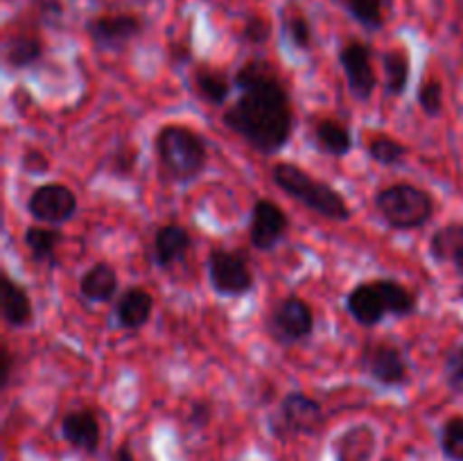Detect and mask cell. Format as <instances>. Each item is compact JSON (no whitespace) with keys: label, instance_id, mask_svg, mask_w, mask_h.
Listing matches in <instances>:
<instances>
[{"label":"cell","instance_id":"obj_1","mask_svg":"<svg viewBox=\"0 0 463 461\" xmlns=\"http://www.w3.org/2000/svg\"><path fill=\"white\" fill-rule=\"evenodd\" d=\"M238 98L222 116L226 129L256 152L279 154L294 131V107L283 80L265 59H249L233 77Z\"/></svg>","mask_w":463,"mask_h":461},{"label":"cell","instance_id":"obj_2","mask_svg":"<svg viewBox=\"0 0 463 461\" xmlns=\"http://www.w3.org/2000/svg\"><path fill=\"white\" fill-rule=\"evenodd\" d=\"M346 310L355 324L375 328L387 316L405 319L419 310V296L393 278H375L357 283L346 294Z\"/></svg>","mask_w":463,"mask_h":461},{"label":"cell","instance_id":"obj_3","mask_svg":"<svg viewBox=\"0 0 463 461\" xmlns=\"http://www.w3.org/2000/svg\"><path fill=\"white\" fill-rule=\"evenodd\" d=\"M158 172L172 183H190L208 163V145L202 134L184 125H165L154 138Z\"/></svg>","mask_w":463,"mask_h":461},{"label":"cell","instance_id":"obj_4","mask_svg":"<svg viewBox=\"0 0 463 461\" xmlns=\"http://www.w3.org/2000/svg\"><path fill=\"white\" fill-rule=\"evenodd\" d=\"M271 181L285 194H289V197L297 199L298 203H303V206L310 208L317 215L326 217V220H351V206L344 199V194L330 183H326V181L315 179V174L294 165V163H276L271 167Z\"/></svg>","mask_w":463,"mask_h":461},{"label":"cell","instance_id":"obj_5","mask_svg":"<svg viewBox=\"0 0 463 461\" xmlns=\"http://www.w3.org/2000/svg\"><path fill=\"white\" fill-rule=\"evenodd\" d=\"M375 211L393 230L420 229L434 217V199L414 183H393L375 193Z\"/></svg>","mask_w":463,"mask_h":461},{"label":"cell","instance_id":"obj_6","mask_svg":"<svg viewBox=\"0 0 463 461\" xmlns=\"http://www.w3.org/2000/svg\"><path fill=\"white\" fill-rule=\"evenodd\" d=\"M267 330L280 343H301L315 333V310L306 298L283 296L267 316Z\"/></svg>","mask_w":463,"mask_h":461},{"label":"cell","instance_id":"obj_7","mask_svg":"<svg viewBox=\"0 0 463 461\" xmlns=\"http://www.w3.org/2000/svg\"><path fill=\"white\" fill-rule=\"evenodd\" d=\"M360 364L375 384L387 389L405 387L410 382V364L396 343L369 342L360 353Z\"/></svg>","mask_w":463,"mask_h":461},{"label":"cell","instance_id":"obj_8","mask_svg":"<svg viewBox=\"0 0 463 461\" xmlns=\"http://www.w3.org/2000/svg\"><path fill=\"white\" fill-rule=\"evenodd\" d=\"M324 423L326 414L321 402L303 391H292L280 402L279 416L271 428L279 437H301V434H317Z\"/></svg>","mask_w":463,"mask_h":461},{"label":"cell","instance_id":"obj_9","mask_svg":"<svg viewBox=\"0 0 463 461\" xmlns=\"http://www.w3.org/2000/svg\"><path fill=\"white\" fill-rule=\"evenodd\" d=\"M208 278L215 294L226 298L244 296L253 289L251 269L240 253L226 251V249H213L208 253Z\"/></svg>","mask_w":463,"mask_h":461},{"label":"cell","instance_id":"obj_10","mask_svg":"<svg viewBox=\"0 0 463 461\" xmlns=\"http://www.w3.org/2000/svg\"><path fill=\"white\" fill-rule=\"evenodd\" d=\"M27 212L36 224H66L77 212V194L63 183H43L32 190Z\"/></svg>","mask_w":463,"mask_h":461},{"label":"cell","instance_id":"obj_11","mask_svg":"<svg viewBox=\"0 0 463 461\" xmlns=\"http://www.w3.org/2000/svg\"><path fill=\"white\" fill-rule=\"evenodd\" d=\"M339 66L346 75L348 90L355 99L366 102L378 89V75L373 68L371 48L362 41H348L339 50Z\"/></svg>","mask_w":463,"mask_h":461},{"label":"cell","instance_id":"obj_12","mask_svg":"<svg viewBox=\"0 0 463 461\" xmlns=\"http://www.w3.org/2000/svg\"><path fill=\"white\" fill-rule=\"evenodd\" d=\"M90 41L99 50H122L143 34V21L134 14H104L86 23Z\"/></svg>","mask_w":463,"mask_h":461},{"label":"cell","instance_id":"obj_13","mask_svg":"<svg viewBox=\"0 0 463 461\" xmlns=\"http://www.w3.org/2000/svg\"><path fill=\"white\" fill-rule=\"evenodd\" d=\"M289 220L283 208L271 199H258L251 208L249 240L258 251H271L288 235Z\"/></svg>","mask_w":463,"mask_h":461},{"label":"cell","instance_id":"obj_14","mask_svg":"<svg viewBox=\"0 0 463 461\" xmlns=\"http://www.w3.org/2000/svg\"><path fill=\"white\" fill-rule=\"evenodd\" d=\"M61 434L68 446L86 452V455L98 452L99 441H102V428H99L98 414L93 409L68 411L61 420Z\"/></svg>","mask_w":463,"mask_h":461},{"label":"cell","instance_id":"obj_15","mask_svg":"<svg viewBox=\"0 0 463 461\" xmlns=\"http://www.w3.org/2000/svg\"><path fill=\"white\" fill-rule=\"evenodd\" d=\"M378 450V432L369 423L344 429L333 443L335 461H371Z\"/></svg>","mask_w":463,"mask_h":461},{"label":"cell","instance_id":"obj_16","mask_svg":"<svg viewBox=\"0 0 463 461\" xmlns=\"http://www.w3.org/2000/svg\"><path fill=\"white\" fill-rule=\"evenodd\" d=\"M0 315L5 324L12 328H25L34 319L30 294L9 274H3L0 278Z\"/></svg>","mask_w":463,"mask_h":461},{"label":"cell","instance_id":"obj_17","mask_svg":"<svg viewBox=\"0 0 463 461\" xmlns=\"http://www.w3.org/2000/svg\"><path fill=\"white\" fill-rule=\"evenodd\" d=\"M190 247H193V238L185 226L163 224L154 235V262L161 269H170L188 253Z\"/></svg>","mask_w":463,"mask_h":461},{"label":"cell","instance_id":"obj_18","mask_svg":"<svg viewBox=\"0 0 463 461\" xmlns=\"http://www.w3.org/2000/svg\"><path fill=\"white\" fill-rule=\"evenodd\" d=\"M430 256L439 265H452L457 274L463 276V224L452 221V224L441 226L434 230L430 238Z\"/></svg>","mask_w":463,"mask_h":461},{"label":"cell","instance_id":"obj_19","mask_svg":"<svg viewBox=\"0 0 463 461\" xmlns=\"http://www.w3.org/2000/svg\"><path fill=\"white\" fill-rule=\"evenodd\" d=\"M154 312V296L143 287H129L116 303V321L125 330H138L147 325Z\"/></svg>","mask_w":463,"mask_h":461},{"label":"cell","instance_id":"obj_20","mask_svg":"<svg viewBox=\"0 0 463 461\" xmlns=\"http://www.w3.org/2000/svg\"><path fill=\"white\" fill-rule=\"evenodd\" d=\"M312 143L328 156L344 158L353 149V134L344 122L335 120V118H321L312 129Z\"/></svg>","mask_w":463,"mask_h":461},{"label":"cell","instance_id":"obj_21","mask_svg":"<svg viewBox=\"0 0 463 461\" xmlns=\"http://www.w3.org/2000/svg\"><path fill=\"white\" fill-rule=\"evenodd\" d=\"M233 80L224 71H217L211 66H197L193 72V89L197 98L211 107H222L231 98L233 90Z\"/></svg>","mask_w":463,"mask_h":461},{"label":"cell","instance_id":"obj_22","mask_svg":"<svg viewBox=\"0 0 463 461\" xmlns=\"http://www.w3.org/2000/svg\"><path fill=\"white\" fill-rule=\"evenodd\" d=\"M118 274L109 262H95L80 280V294L89 303H107L118 292Z\"/></svg>","mask_w":463,"mask_h":461},{"label":"cell","instance_id":"obj_23","mask_svg":"<svg viewBox=\"0 0 463 461\" xmlns=\"http://www.w3.org/2000/svg\"><path fill=\"white\" fill-rule=\"evenodd\" d=\"M23 242H25L32 260L39 262V265H54L57 262L59 244L63 242V235L57 226L32 224L25 229Z\"/></svg>","mask_w":463,"mask_h":461},{"label":"cell","instance_id":"obj_24","mask_svg":"<svg viewBox=\"0 0 463 461\" xmlns=\"http://www.w3.org/2000/svg\"><path fill=\"white\" fill-rule=\"evenodd\" d=\"M384 90L392 98H398L407 90L411 80V59L407 48H392L383 54Z\"/></svg>","mask_w":463,"mask_h":461},{"label":"cell","instance_id":"obj_25","mask_svg":"<svg viewBox=\"0 0 463 461\" xmlns=\"http://www.w3.org/2000/svg\"><path fill=\"white\" fill-rule=\"evenodd\" d=\"M41 57H43V41L39 34L23 32V34L12 36L5 45V63L14 71H25L39 63Z\"/></svg>","mask_w":463,"mask_h":461},{"label":"cell","instance_id":"obj_26","mask_svg":"<svg viewBox=\"0 0 463 461\" xmlns=\"http://www.w3.org/2000/svg\"><path fill=\"white\" fill-rule=\"evenodd\" d=\"M348 16L366 30H383L392 0H339Z\"/></svg>","mask_w":463,"mask_h":461},{"label":"cell","instance_id":"obj_27","mask_svg":"<svg viewBox=\"0 0 463 461\" xmlns=\"http://www.w3.org/2000/svg\"><path fill=\"white\" fill-rule=\"evenodd\" d=\"M366 154L373 158L380 165L393 167L398 163L405 161L407 156V145H402L401 140L393 138L389 134H375L371 136L369 143H366Z\"/></svg>","mask_w":463,"mask_h":461},{"label":"cell","instance_id":"obj_28","mask_svg":"<svg viewBox=\"0 0 463 461\" xmlns=\"http://www.w3.org/2000/svg\"><path fill=\"white\" fill-rule=\"evenodd\" d=\"M283 34L288 43L301 52H307L312 48V39H315L310 21L301 12L283 14Z\"/></svg>","mask_w":463,"mask_h":461},{"label":"cell","instance_id":"obj_29","mask_svg":"<svg viewBox=\"0 0 463 461\" xmlns=\"http://www.w3.org/2000/svg\"><path fill=\"white\" fill-rule=\"evenodd\" d=\"M443 455L450 461H463V416H452L443 423L439 434Z\"/></svg>","mask_w":463,"mask_h":461},{"label":"cell","instance_id":"obj_30","mask_svg":"<svg viewBox=\"0 0 463 461\" xmlns=\"http://www.w3.org/2000/svg\"><path fill=\"white\" fill-rule=\"evenodd\" d=\"M416 99H419V107L423 108L425 116H430V118L441 116V111H443V84L437 80V77H428V80L420 81L419 93H416Z\"/></svg>","mask_w":463,"mask_h":461},{"label":"cell","instance_id":"obj_31","mask_svg":"<svg viewBox=\"0 0 463 461\" xmlns=\"http://www.w3.org/2000/svg\"><path fill=\"white\" fill-rule=\"evenodd\" d=\"M136 163H138V152H136L134 145H120V147L113 149L107 156V170L109 174L120 176V179H129L136 170Z\"/></svg>","mask_w":463,"mask_h":461},{"label":"cell","instance_id":"obj_32","mask_svg":"<svg viewBox=\"0 0 463 461\" xmlns=\"http://www.w3.org/2000/svg\"><path fill=\"white\" fill-rule=\"evenodd\" d=\"M271 27L262 16H249L242 27V39L251 45H262L269 41Z\"/></svg>","mask_w":463,"mask_h":461},{"label":"cell","instance_id":"obj_33","mask_svg":"<svg viewBox=\"0 0 463 461\" xmlns=\"http://www.w3.org/2000/svg\"><path fill=\"white\" fill-rule=\"evenodd\" d=\"M446 382L452 391L463 393V343L448 355L446 360Z\"/></svg>","mask_w":463,"mask_h":461},{"label":"cell","instance_id":"obj_34","mask_svg":"<svg viewBox=\"0 0 463 461\" xmlns=\"http://www.w3.org/2000/svg\"><path fill=\"white\" fill-rule=\"evenodd\" d=\"M21 170L25 172V174H32V176L48 174V172H50V158L45 156L41 149H36V147L27 149V152L21 156Z\"/></svg>","mask_w":463,"mask_h":461},{"label":"cell","instance_id":"obj_35","mask_svg":"<svg viewBox=\"0 0 463 461\" xmlns=\"http://www.w3.org/2000/svg\"><path fill=\"white\" fill-rule=\"evenodd\" d=\"M32 5H34L36 12H39L48 23L59 21V18L63 16L61 0H32Z\"/></svg>","mask_w":463,"mask_h":461},{"label":"cell","instance_id":"obj_36","mask_svg":"<svg viewBox=\"0 0 463 461\" xmlns=\"http://www.w3.org/2000/svg\"><path fill=\"white\" fill-rule=\"evenodd\" d=\"M14 375V355L7 343L0 346V389H7Z\"/></svg>","mask_w":463,"mask_h":461},{"label":"cell","instance_id":"obj_37","mask_svg":"<svg viewBox=\"0 0 463 461\" xmlns=\"http://www.w3.org/2000/svg\"><path fill=\"white\" fill-rule=\"evenodd\" d=\"M213 419V405L206 400H199L194 402L193 409H190V423L194 425V428H203V425L211 423Z\"/></svg>","mask_w":463,"mask_h":461},{"label":"cell","instance_id":"obj_38","mask_svg":"<svg viewBox=\"0 0 463 461\" xmlns=\"http://www.w3.org/2000/svg\"><path fill=\"white\" fill-rule=\"evenodd\" d=\"M116 461H136L134 452H131V447L127 446V443H125V446H120V447H118Z\"/></svg>","mask_w":463,"mask_h":461},{"label":"cell","instance_id":"obj_39","mask_svg":"<svg viewBox=\"0 0 463 461\" xmlns=\"http://www.w3.org/2000/svg\"><path fill=\"white\" fill-rule=\"evenodd\" d=\"M459 298L463 301V285H461V289H459Z\"/></svg>","mask_w":463,"mask_h":461}]
</instances>
